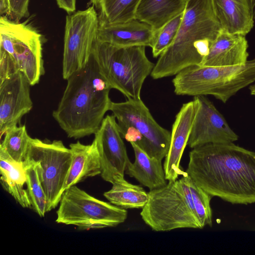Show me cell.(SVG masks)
<instances>
[{"label": "cell", "mask_w": 255, "mask_h": 255, "mask_svg": "<svg viewBox=\"0 0 255 255\" xmlns=\"http://www.w3.org/2000/svg\"><path fill=\"white\" fill-rule=\"evenodd\" d=\"M255 82V58L234 66L193 65L172 80L177 95H212L226 103L241 89Z\"/></svg>", "instance_id": "6"}, {"label": "cell", "mask_w": 255, "mask_h": 255, "mask_svg": "<svg viewBox=\"0 0 255 255\" xmlns=\"http://www.w3.org/2000/svg\"><path fill=\"white\" fill-rule=\"evenodd\" d=\"M221 30L213 0H186L176 36L159 56L151 77L159 79L202 65Z\"/></svg>", "instance_id": "3"}, {"label": "cell", "mask_w": 255, "mask_h": 255, "mask_svg": "<svg viewBox=\"0 0 255 255\" xmlns=\"http://www.w3.org/2000/svg\"><path fill=\"white\" fill-rule=\"evenodd\" d=\"M196 113L187 145L191 148L207 144L229 143L238 135L224 116L205 96H194Z\"/></svg>", "instance_id": "12"}, {"label": "cell", "mask_w": 255, "mask_h": 255, "mask_svg": "<svg viewBox=\"0 0 255 255\" xmlns=\"http://www.w3.org/2000/svg\"><path fill=\"white\" fill-rule=\"evenodd\" d=\"M196 113L194 100L183 104L175 116L171 131L168 152L165 157L163 168L167 180L175 181L186 173L180 165L187 145Z\"/></svg>", "instance_id": "15"}, {"label": "cell", "mask_w": 255, "mask_h": 255, "mask_svg": "<svg viewBox=\"0 0 255 255\" xmlns=\"http://www.w3.org/2000/svg\"><path fill=\"white\" fill-rule=\"evenodd\" d=\"M186 0H140L135 19L150 25L155 30L183 12Z\"/></svg>", "instance_id": "22"}, {"label": "cell", "mask_w": 255, "mask_h": 255, "mask_svg": "<svg viewBox=\"0 0 255 255\" xmlns=\"http://www.w3.org/2000/svg\"><path fill=\"white\" fill-rule=\"evenodd\" d=\"M104 196L111 204L125 209H142L148 197L142 187L128 182L124 177L116 178L112 188Z\"/></svg>", "instance_id": "24"}, {"label": "cell", "mask_w": 255, "mask_h": 255, "mask_svg": "<svg viewBox=\"0 0 255 255\" xmlns=\"http://www.w3.org/2000/svg\"><path fill=\"white\" fill-rule=\"evenodd\" d=\"M93 140L100 156L102 178L112 184L116 178L124 177L130 161L113 115L104 118Z\"/></svg>", "instance_id": "13"}, {"label": "cell", "mask_w": 255, "mask_h": 255, "mask_svg": "<svg viewBox=\"0 0 255 255\" xmlns=\"http://www.w3.org/2000/svg\"><path fill=\"white\" fill-rule=\"evenodd\" d=\"M109 111L117 120L122 137L135 143L151 157L160 160L165 157L171 132L156 122L141 99L112 102Z\"/></svg>", "instance_id": "8"}, {"label": "cell", "mask_w": 255, "mask_h": 255, "mask_svg": "<svg viewBox=\"0 0 255 255\" xmlns=\"http://www.w3.org/2000/svg\"><path fill=\"white\" fill-rule=\"evenodd\" d=\"M92 55L112 89L128 99H140L143 84L155 65L147 58L145 46L121 47L97 39Z\"/></svg>", "instance_id": "5"}, {"label": "cell", "mask_w": 255, "mask_h": 255, "mask_svg": "<svg viewBox=\"0 0 255 255\" xmlns=\"http://www.w3.org/2000/svg\"><path fill=\"white\" fill-rule=\"evenodd\" d=\"M0 37V82L20 72L31 86L38 83L44 74L42 34L27 21L2 15Z\"/></svg>", "instance_id": "4"}, {"label": "cell", "mask_w": 255, "mask_h": 255, "mask_svg": "<svg viewBox=\"0 0 255 255\" xmlns=\"http://www.w3.org/2000/svg\"><path fill=\"white\" fill-rule=\"evenodd\" d=\"M188 181L194 209L202 228L207 225L212 226V213L210 201L212 196L198 185L189 176Z\"/></svg>", "instance_id": "27"}, {"label": "cell", "mask_w": 255, "mask_h": 255, "mask_svg": "<svg viewBox=\"0 0 255 255\" xmlns=\"http://www.w3.org/2000/svg\"><path fill=\"white\" fill-rule=\"evenodd\" d=\"M254 18L255 20V0H250Z\"/></svg>", "instance_id": "33"}, {"label": "cell", "mask_w": 255, "mask_h": 255, "mask_svg": "<svg viewBox=\"0 0 255 255\" xmlns=\"http://www.w3.org/2000/svg\"><path fill=\"white\" fill-rule=\"evenodd\" d=\"M186 172L204 191L232 204L255 203V152L235 144L198 146Z\"/></svg>", "instance_id": "1"}, {"label": "cell", "mask_w": 255, "mask_h": 255, "mask_svg": "<svg viewBox=\"0 0 255 255\" xmlns=\"http://www.w3.org/2000/svg\"><path fill=\"white\" fill-rule=\"evenodd\" d=\"M99 21L93 5L66 17L62 76L65 80L82 69L89 62L97 39Z\"/></svg>", "instance_id": "11"}, {"label": "cell", "mask_w": 255, "mask_h": 255, "mask_svg": "<svg viewBox=\"0 0 255 255\" xmlns=\"http://www.w3.org/2000/svg\"><path fill=\"white\" fill-rule=\"evenodd\" d=\"M134 153L135 160L127 165L125 172L134 178L149 190L159 188L166 185L162 160L149 156L137 145L130 143Z\"/></svg>", "instance_id": "20"}, {"label": "cell", "mask_w": 255, "mask_h": 255, "mask_svg": "<svg viewBox=\"0 0 255 255\" xmlns=\"http://www.w3.org/2000/svg\"><path fill=\"white\" fill-rule=\"evenodd\" d=\"M249 90L250 94L255 97V83L250 85Z\"/></svg>", "instance_id": "32"}, {"label": "cell", "mask_w": 255, "mask_h": 255, "mask_svg": "<svg viewBox=\"0 0 255 255\" xmlns=\"http://www.w3.org/2000/svg\"><path fill=\"white\" fill-rule=\"evenodd\" d=\"M39 164L40 175L47 200L46 212L60 203L72 160L71 150L60 140L31 138L25 159Z\"/></svg>", "instance_id": "10"}, {"label": "cell", "mask_w": 255, "mask_h": 255, "mask_svg": "<svg viewBox=\"0 0 255 255\" xmlns=\"http://www.w3.org/2000/svg\"><path fill=\"white\" fill-rule=\"evenodd\" d=\"M186 173L179 179L150 190L140 215L152 230L169 231L180 228L202 229L193 205Z\"/></svg>", "instance_id": "7"}, {"label": "cell", "mask_w": 255, "mask_h": 255, "mask_svg": "<svg viewBox=\"0 0 255 255\" xmlns=\"http://www.w3.org/2000/svg\"><path fill=\"white\" fill-rule=\"evenodd\" d=\"M31 137L25 126H15L4 134L0 150L3 151L14 160L21 162L26 157Z\"/></svg>", "instance_id": "26"}, {"label": "cell", "mask_w": 255, "mask_h": 255, "mask_svg": "<svg viewBox=\"0 0 255 255\" xmlns=\"http://www.w3.org/2000/svg\"><path fill=\"white\" fill-rule=\"evenodd\" d=\"M59 203L56 222L83 230L114 227L128 216L126 209L99 200L75 185L64 191Z\"/></svg>", "instance_id": "9"}, {"label": "cell", "mask_w": 255, "mask_h": 255, "mask_svg": "<svg viewBox=\"0 0 255 255\" xmlns=\"http://www.w3.org/2000/svg\"><path fill=\"white\" fill-rule=\"evenodd\" d=\"M29 0H10V14L9 19L17 22L29 15Z\"/></svg>", "instance_id": "29"}, {"label": "cell", "mask_w": 255, "mask_h": 255, "mask_svg": "<svg viewBox=\"0 0 255 255\" xmlns=\"http://www.w3.org/2000/svg\"><path fill=\"white\" fill-rule=\"evenodd\" d=\"M67 80L53 118L69 138L95 134L110 110L112 88L92 54L86 65Z\"/></svg>", "instance_id": "2"}, {"label": "cell", "mask_w": 255, "mask_h": 255, "mask_svg": "<svg viewBox=\"0 0 255 255\" xmlns=\"http://www.w3.org/2000/svg\"><path fill=\"white\" fill-rule=\"evenodd\" d=\"M155 30L149 24L136 19L105 26H99L97 40L114 45L152 47Z\"/></svg>", "instance_id": "16"}, {"label": "cell", "mask_w": 255, "mask_h": 255, "mask_svg": "<svg viewBox=\"0 0 255 255\" xmlns=\"http://www.w3.org/2000/svg\"><path fill=\"white\" fill-rule=\"evenodd\" d=\"M183 15V12L155 30L154 42L151 47L154 58L159 56L173 42L179 28Z\"/></svg>", "instance_id": "28"}, {"label": "cell", "mask_w": 255, "mask_h": 255, "mask_svg": "<svg viewBox=\"0 0 255 255\" xmlns=\"http://www.w3.org/2000/svg\"><path fill=\"white\" fill-rule=\"evenodd\" d=\"M72 153L70 168L65 183L64 191L88 177L101 173L99 154L95 142L85 145L78 141L69 145Z\"/></svg>", "instance_id": "19"}, {"label": "cell", "mask_w": 255, "mask_h": 255, "mask_svg": "<svg viewBox=\"0 0 255 255\" xmlns=\"http://www.w3.org/2000/svg\"><path fill=\"white\" fill-rule=\"evenodd\" d=\"M222 30L244 36L252 29L254 20L250 0H213Z\"/></svg>", "instance_id": "18"}, {"label": "cell", "mask_w": 255, "mask_h": 255, "mask_svg": "<svg viewBox=\"0 0 255 255\" xmlns=\"http://www.w3.org/2000/svg\"><path fill=\"white\" fill-rule=\"evenodd\" d=\"M246 36L221 30L202 65L234 66L246 63L249 57Z\"/></svg>", "instance_id": "17"}, {"label": "cell", "mask_w": 255, "mask_h": 255, "mask_svg": "<svg viewBox=\"0 0 255 255\" xmlns=\"http://www.w3.org/2000/svg\"><path fill=\"white\" fill-rule=\"evenodd\" d=\"M10 14V0H0V16L9 17Z\"/></svg>", "instance_id": "31"}, {"label": "cell", "mask_w": 255, "mask_h": 255, "mask_svg": "<svg viewBox=\"0 0 255 255\" xmlns=\"http://www.w3.org/2000/svg\"><path fill=\"white\" fill-rule=\"evenodd\" d=\"M30 84L18 72L0 82V131L1 136L17 126L22 117L33 107Z\"/></svg>", "instance_id": "14"}, {"label": "cell", "mask_w": 255, "mask_h": 255, "mask_svg": "<svg viewBox=\"0 0 255 255\" xmlns=\"http://www.w3.org/2000/svg\"><path fill=\"white\" fill-rule=\"evenodd\" d=\"M0 182L3 188L23 208H32L27 191L26 174L23 162L14 160L0 150Z\"/></svg>", "instance_id": "21"}, {"label": "cell", "mask_w": 255, "mask_h": 255, "mask_svg": "<svg viewBox=\"0 0 255 255\" xmlns=\"http://www.w3.org/2000/svg\"><path fill=\"white\" fill-rule=\"evenodd\" d=\"M140 0H91L96 9L99 26H105L135 19Z\"/></svg>", "instance_id": "23"}, {"label": "cell", "mask_w": 255, "mask_h": 255, "mask_svg": "<svg viewBox=\"0 0 255 255\" xmlns=\"http://www.w3.org/2000/svg\"><path fill=\"white\" fill-rule=\"evenodd\" d=\"M59 7L64 10L69 14L76 10V0H56Z\"/></svg>", "instance_id": "30"}, {"label": "cell", "mask_w": 255, "mask_h": 255, "mask_svg": "<svg viewBox=\"0 0 255 255\" xmlns=\"http://www.w3.org/2000/svg\"><path fill=\"white\" fill-rule=\"evenodd\" d=\"M23 163L26 174V189L32 209L40 217H44L47 212V200L41 183L39 164L27 158L25 159Z\"/></svg>", "instance_id": "25"}]
</instances>
